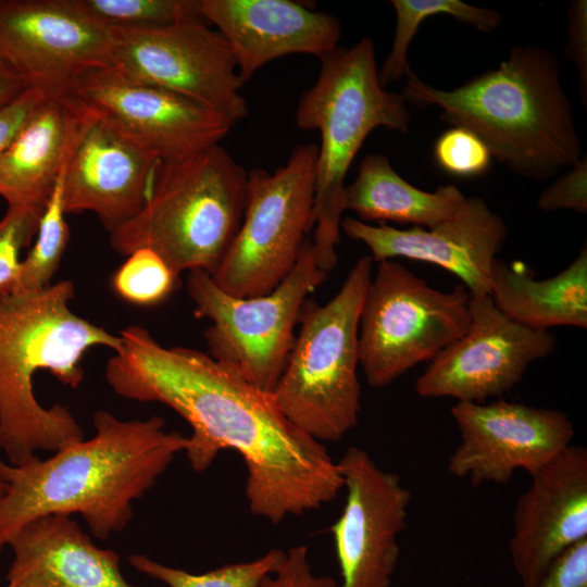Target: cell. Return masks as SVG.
Listing matches in <instances>:
<instances>
[{
    "label": "cell",
    "instance_id": "4dcf8cb0",
    "mask_svg": "<svg viewBox=\"0 0 587 587\" xmlns=\"http://www.w3.org/2000/svg\"><path fill=\"white\" fill-rule=\"evenodd\" d=\"M434 158L445 172L463 178L484 175L492 159L488 147L475 133L459 126H452L436 139Z\"/></svg>",
    "mask_w": 587,
    "mask_h": 587
},
{
    "label": "cell",
    "instance_id": "d4e9b609",
    "mask_svg": "<svg viewBox=\"0 0 587 587\" xmlns=\"http://www.w3.org/2000/svg\"><path fill=\"white\" fill-rule=\"evenodd\" d=\"M396 13V32L389 54L378 70L383 87L404 77L410 68L409 46L420 25L433 15H450L480 32H492L501 22V15L491 9L469 4L461 0H392Z\"/></svg>",
    "mask_w": 587,
    "mask_h": 587
},
{
    "label": "cell",
    "instance_id": "4fadbf2b",
    "mask_svg": "<svg viewBox=\"0 0 587 587\" xmlns=\"http://www.w3.org/2000/svg\"><path fill=\"white\" fill-rule=\"evenodd\" d=\"M470 311L465 334L433 359L416 379L420 397L484 403L511 390L533 362L555 348L553 334L513 321L489 295H470Z\"/></svg>",
    "mask_w": 587,
    "mask_h": 587
},
{
    "label": "cell",
    "instance_id": "8992f818",
    "mask_svg": "<svg viewBox=\"0 0 587 587\" xmlns=\"http://www.w3.org/2000/svg\"><path fill=\"white\" fill-rule=\"evenodd\" d=\"M248 172L220 143L159 162L140 211L110 233L114 251L146 248L179 276L211 274L242 221Z\"/></svg>",
    "mask_w": 587,
    "mask_h": 587
},
{
    "label": "cell",
    "instance_id": "d6a6232c",
    "mask_svg": "<svg viewBox=\"0 0 587 587\" xmlns=\"http://www.w3.org/2000/svg\"><path fill=\"white\" fill-rule=\"evenodd\" d=\"M329 576L313 573L305 546H295L286 551L277 570L267 575L259 587H336Z\"/></svg>",
    "mask_w": 587,
    "mask_h": 587
},
{
    "label": "cell",
    "instance_id": "7a4b0ae2",
    "mask_svg": "<svg viewBox=\"0 0 587 587\" xmlns=\"http://www.w3.org/2000/svg\"><path fill=\"white\" fill-rule=\"evenodd\" d=\"M96 434L12 465L0 457V552L28 522L50 514H80L107 540L133 517V501L151 489L188 437L165 428L158 415L124 421L109 411L92 416Z\"/></svg>",
    "mask_w": 587,
    "mask_h": 587
},
{
    "label": "cell",
    "instance_id": "74e56055",
    "mask_svg": "<svg viewBox=\"0 0 587 587\" xmlns=\"http://www.w3.org/2000/svg\"><path fill=\"white\" fill-rule=\"evenodd\" d=\"M5 487H7L5 483L0 477V496H2L4 494Z\"/></svg>",
    "mask_w": 587,
    "mask_h": 587
},
{
    "label": "cell",
    "instance_id": "836d02e7",
    "mask_svg": "<svg viewBox=\"0 0 587 587\" xmlns=\"http://www.w3.org/2000/svg\"><path fill=\"white\" fill-rule=\"evenodd\" d=\"M565 55L577 67L582 103H587V1H572L567 11Z\"/></svg>",
    "mask_w": 587,
    "mask_h": 587
},
{
    "label": "cell",
    "instance_id": "7c38bea8",
    "mask_svg": "<svg viewBox=\"0 0 587 587\" xmlns=\"http://www.w3.org/2000/svg\"><path fill=\"white\" fill-rule=\"evenodd\" d=\"M67 92L160 162L218 145L235 125L191 98L114 66L87 72Z\"/></svg>",
    "mask_w": 587,
    "mask_h": 587
},
{
    "label": "cell",
    "instance_id": "d590c367",
    "mask_svg": "<svg viewBox=\"0 0 587 587\" xmlns=\"http://www.w3.org/2000/svg\"><path fill=\"white\" fill-rule=\"evenodd\" d=\"M49 95L42 89L29 87L0 109V158Z\"/></svg>",
    "mask_w": 587,
    "mask_h": 587
},
{
    "label": "cell",
    "instance_id": "d6986e66",
    "mask_svg": "<svg viewBox=\"0 0 587 587\" xmlns=\"http://www.w3.org/2000/svg\"><path fill=\"white\" fill-rule=\"evenodd\" d=\"M199 15L229 45L243 83L266 63L289 54L319 59L338 48L334 15L291 0H197Z\"/></svg>",
    "mask_w": 587,
    "mask_h": 587
},
{
    "label": "cell",
    "instance_id": "603a6c76",
    "mask_svg": "<svg viewBox=\"0 0 587 587\" xmlns=\"http://www.w3.org/2000/svg\"><path fill=\"white\" fill-rule=\"evenodd\" d=\"M489 296L495 305L513 321L527 327H587V247L562 272L535 279L524 266L497 259Z\"/></svg>",
    "mask_w": 587,
    "mask_h": 587
},
{
    "label": "cell",
    "instance_id": "7402d4cb",
    "mask_svg": "<svg viewBox=\"0 0 587 587\" xmlns=\"http://www.w3.org/2000/svg\"><path fill=\"white\" fill-rule=\"evenodd\" d=\"M93 114L68 92L49 95L0 158L8 207H46Z\"/></svg>",
    "mask_w": 587,
    "mask_h": 587
},
{
    "label": "cell",
    "instance_id": "f546056e",
    "mask_svg": "<svg viewBox=\"0 0 587 587\" xmlns=\"http://www.w3.org/2000/svg\"><path fill=\"white\" fill-rule=\"evenodd\" d=\"M45 208L10 205L0 220V298L16 291L21 251L36 236Z\"/></svg>",
    "mask_w": 587,
    "mask_h": 587
},
{
    "label": "cell",
    "instance_id": "5bb4252c",
    "mask_svg": "<svg viewBox=\"0 0 587 587\" xmlns=\"http://www.w3.org/2000/svg\"><path fill=\"white\" fill-rule=\"evenodd\" d=\"M113 33L74 0H0V61L50 95L112 65Z\"/></svg>",
    "mask_w": 587,
    "mask_h": 587
},
{
    "label": "cell",
    "instance_id": "3957f363",
    "mask_svg": "<svg viewBox=\"0 0 587 587\" xmlns=\"http://www.w3.org/2000/svg\"><path fill=\"white\" fill-rule=\"evenodd\" d=\"M404 77L407 103L439 108L444 122L475 133L520 176L545 180L585 154L560 61L548 49L514 46L498 67L450 90L424 83L411 67Z\"/></svg>",
    "mask_w": 587,
    "mask_h": 587
},
{
    "label": "cell",
    "instance_id": "ffe728a7",
    "mask_svg": "<svg viewBox=\"0 0 587 587\" xmlns=\"http://www.w3.org/2000/svg\"><path fill=\"white\" fill-rule=\"evenodd\" d=\"M159 162L93 114L65 168V213L92 212L113 232L140 211Z\"/></svg>",
    "mask_w": 587,
    "mask_h": 587
},
{
    "label": "cell",
    "instance_id": "ac0fdd59",
    "mask_svg": "<svg viewBox=\"0 0 587 587\" xmlns=\"http://www.w3.org/2000/svg\"><path fill=\"white\" fill-rule=\"evenodd\" d=\"M529 476L509 544L522 587H536L560 554L587 538V450L571 445Z\"/></svg>",
    "mask_w": 587,
    "mask_h": 587
},
{
    "label": "cell",
    "instance_id": "277c9868",
    "mask_svg": "<svg viewBox=\"0 0 587 587\" xmlns=\"http://www.w3.org/2000/svg\"><path fill=\"white\" fill-rule=\"evenodd\" d=\"M74 297V283L61 280L38 291L0 298V451L12 465L33 460L38 450L55 452L84 439L67 407L39 403L35 374L48 371L60 383L77 388L89 349L115 352L121 347L120 335L72 311Z\"/></svg>",
    "mask_w": 587,
    "mask_h": 587
},
{
    "label": "cell",
    "instance_id": "8d00e7d4",
    "mask_svg": "<svg viewBox=\"0 0 587 587\" xmlns=\"http://www.w3.org/2000/svg\"><path fill=\"white\" fill-rule=\"evenodd\" d=\"M28 88L29 85L20 74L0 61V109L14 101Z\"/></svg>",
    "mask_w": 587,
    "mask_h": 587
},
{
    "label": "cell",
    "instance_id": "8fae6325",
    "mask_svg": "<svg viewBox=\"0 0 587 587\" xmlns=\"http://www.w3.org/2000/svg\"><path fill=\"white\" fill-rule=\"evenodd\" d=\"M112 33L111 66L191 98L234 124L248 115L232 49L200 16Z\"/></svg>",
    "mask_w": 587,
    "mask_h": 587
},
{
    "label": "cell",
    "instance_id": "2e32d148",
    "mask_svg": "<svg viewBox=\"0 0 587 587\" xmlns=\"http://www.w3.org/2000/svg\"><path fill=\"white\" fill-rule=\"evenodd\" d=\"M337 465L347 496L330 527L341 575L336 587H389L411 491L398 474L380 469L358 447L348 448Z\"/></svg>",
    "mask_w": 587,
    "mask_h": 587
},
{
    "label": "cell",
    "instance_id": "484cf974",
    "mask_svg": "<svg viewBox=\"0 0 587 587\" xmlns=\"http://www.w3.org/2000/svg\"><path fill=\"white\" fill-rule=\"evenodd\" d=\"M65 168L60 174L46 203L36 241L22 260L18 284L14 294L33 292L49 287L66 250L70 228L65 221L66 213L62 201Z\"/></svg>",
    "mask_w": 587,
    "mask_h": 587
},
{
    "label": "cell",
    "instance_id": "4316f807",
    "mask_svg": "<svg viewBox=\"0 0 587 587\" xmlns=\"http://www.w3.org/2000/svg\"><path fill=\"white\" fill-rule=\"evenodd\" d=\"M285 554L280 549H271L252 561L223 565L202 574L167 566L145 554H133L128 561L138 572L167 587H259L277 570Z\"/></svg>",
    "mask_w": 587,
    "mask_h": 587
},
{
    "label": "cell",
    "instance_id": "f1b7e54d",
    "mask_svg": "<svg viewBox=\"0 0 587 587\" xmlns=\"http://www.w3.org/2000/svg\"><path fill=\"white\" fill-rule=\"evenodd\" d=\"M178 276L154 251L137 249L112 276V288L126 302L150 307L164 301L175 289Z\"/></svg>",
    "mask_w": 587,
    "mask_h": 587
},
{
    "label": "cell",
    "instance_id": "ba28073f",
    "mask_svg": "<svg viewBox=\"0 0 587 587\" xmlns=\"http://www.w3.org/2000/svg\"><path fill=\"white\" fill-rule=\"evenodd\" d=\"M327 275L310 239L288 276L262 296L234 297L205 271L188 272L195 315L210 321L204 330L209 354L254 387L273 392L292 350L303 304Z\"/></svg>",
    "mask_w": 587,
    "mask_h": 587
},
{
    "label": "cell",
    "instance_id": "44dd1931",
    "mask_svg": "<svg viewBox=\"0 0 587 587\" xmlns=\"http://www.w3.org/2000/svg\"><path fill=\"white\" fill-rule=\"evenodd\" d=\"M8 546L13 561L5 587H136L125 579L120 557L95 545L71 515L37 517Z\"/></svg>",
    "mask_w": 587,
    "mask_h": 587
},
{
    "label": "cell",
    "instance_id": "e575fe53",
    "mask_svg": "<svg viewBox=\"0 0 587 587\" xmlns=\"http://www.w3.org/2000/svg\"><path fill=\"white\" fill-rule=\"evenodd\" d=\"M536 587H587V538L560 554Z\"/></svg>",
    "mask_w": 587,
    "mask_h": 587
},
{
    "label": "cell",
    "instance_id": "30bf717a",
    "mask_svg": "<svg viewBox=\"0 0 587 587\" xmlns=\"http://www.w3.org/2000/svg\"><path fill=\"white\" fill-rule=\"evenodd\" d=\"M470 322V292L462 284L438 290L396 260L378 262L359 323L367 384L385 387L432 361L465 334Z\"/></svg>",
    "mask_w": 587,
    "mask_h": 587
},
{
    "label": "cell",
    "instance_id": "5b68a950",
    "mask_svg": "<svg viewBox=\"0 0 587 587\" xmlns=\"http://www.w3.org/2000/svg\"><path fill=\"white\" fill-rule=\"evenodd\" d=\"M320 61L317 78L299 98L295 123L321 135L311 241L319 266L328 274L338 261L346 176L352 161L375 128L407 133L411 114L401 92L382 86L372 39L338 47Z\"/></svg>",
    "mask_w": 587,
    "mask_h": 587
},
{
    "label": "cell",
    "instance_id": "6da1fadb",
    "mask_svg": "<svg viewBox=\"0 0 587 587\" xmlns=\"http://www.w3.org/2000/svg\"><path fill=\"white\" fill-rule=\"evenodd\" d=\"M105 379L115 394L160 402L191 427L185 449L191 469H209L230 449L247 467L250 512L273 524L334 500L344 487L324 444L294 425L263 391L209 353L164 347L139 325L125 327Z\"/></svg>",
    "mask_w": 587,
    "mask_h": 587
},
{
    "label": "cell",
    "instance_id": "1f68e13d",
    "mask_svg": "<svg viewBox=\"0 0 587 587\" xmlns=\"http://www.w3.org/2000/svg\"><path fill=\"white\" fill-rule=\"evenodd\" d=\"M537 207L546 212L559 210H573L583 214L587 212L586 153L541 192Z\"/></svg>",
    "mask_w": 587,
    "mask_h": 587
},
{
    "label": "cell",
    "instance_id": "9a60e30c",
    "mask_svg": "<svg viewBox=\"0 0 587 587\" xmlns=\"http://www.w3.org/2000/svg\"><path fill=\"white\" fill-rule=\"evenodd\" d=\"M451 415L461 441L448 459V471L473 486L507 484L516 470L530 475L569 448L575 435L560 410L504 400L457 402Z\"/></svg>",
    "mask_w": 587,
    "mask_h": 587
},
{
    "label": "cell",
    "instance_id": "52a82bcc",
    "mask_svg": "<svg viewBox=\"0 0 587 587\" xmlns=\"http://www.w3.org/2000/svg\"><path fill=\"white\" fill-rule=\"evenodd\" d=\"M373 259L360 257L325 304L307 300L285 370L272 395L283 414L320 442H336L357 426L359 323Z\"/></svg>",
    "mask_w": 587,
    "mask_h": 587
},
{
    "label": "cell",
    "instance_id": "cb8c5ba5",
    "mask_svg": "<svg viewBox=\"0 0 587 587\" xmlns=\"http://www.w3.org/2000/svg\"><path fill=\"white\" fill-rule=\"evenodd\" d=\"M465 199L454 185L422 190L401 177L386 155L369 153L360 162L355 179L346 185L344 204L345 211L354 212L365 223L433 227L453 216Z\"/></svg>",
    "mask_w": 587,
    "mask_h": 587
},
{
    "label": "cell",
    "instance_id": "83f0119b",
    "mask_svg": "<svg viewBox=\"0 0 587 587\" xmlns=\"http://www.w3.org/2000/svg\"><path fill=\"white\" fill-rule=\"evenodd\" d=\"M74 1L85 14L111 30H143L200 16L197 0Z\"/></svg>",
    "mask_w": 587,
    "mask_h": 587
},
{
    "label": "cell",
    "instance_id": "e0dca14e",
    "mask_svg": "<svg viewBox=\"0 0 587 587\" xmlns=\"http://www.w3.org/2000/svg\"><path fill=\"white\" fill-rule=\"evenodd\" d=\"M341 232L364 243L374 262L405 258L439 266L462 280L470 295H489L491 271L508 228L479 197L465 199L450 218L433 226L399 229L346 216Z\"/></svg>",
    "mask_w": 587,
    "mask_h": 587
},
{
    "label": "cell",
    "instance_id": "9c48e42d",
    "mask_svg": "<svg viewBox=\"0 0 587 587\" xmlns=\"http://www.w3.org/2000/svg\"><path fill=\"white\" fill-rule=\"evenodd\" d=\"M317 151L314 142L301 143L273 172H248L241 224L210 274L224 292L262 296L292 271L312 229Z\"/></svg>",
    "mask_w": 587,
    "mask_h": 587
}]
</instances>
